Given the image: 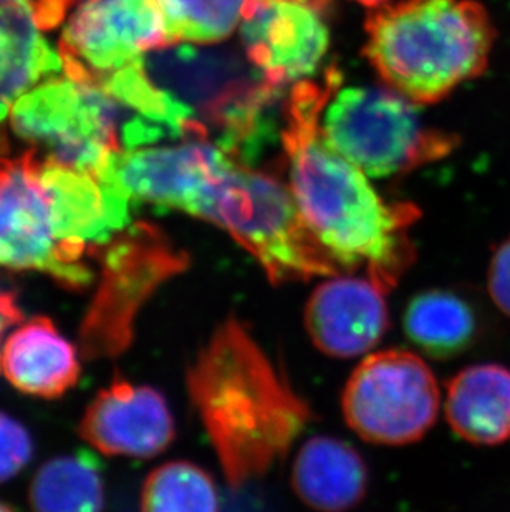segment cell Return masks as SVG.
<instances>
[{"mask_svg": "<svg viewBox=\"0 0 510 512\" xmlns=\"http://www.w3.org/2000/svg\"><path fill=\"white\" fill-rule=\"evenodd\" d=\"M338 83L332 68L325 85L302 80L290 95L282 131L290 193L308 231L340 269L365 267L366 276L390 292L413 264L408 231L419 211L386 203L366 174L323 138V110Z\"/></svg>", "mask_w": 510, "mask_h": 512, "instance_id": "6da1fadb", "label": "cell"}, {"mask_svg": "<svg viewBox=\"0 0 510 512\" xmlns=\"http://www.w3.org/2000/svg\"><path fill=\"white\" fill-rule=\"evenodd\" d=\"M188 390L232 488L262 478L312 421L307 401L236 317L224 320L199 352Z\"/></svg>", "mask_w": 510, "mask_h": 512, "instance_id": "7a4b0ae2", "label": "cell"}, {"mask_svg": "<svg viewBox=\"0 0 510 512\" xmlns=\"http://www.w3.org/2000/svg\"><path fill=\"white\" fill-rule=\"evenodd\" d=\"M363 54L381 80L416 105L448 97L489 65L496 29L476 0H401L366 19Z\"/></svg>", "mask_w": 510, "mask_h": 512, "instance_id": "3957f363", "label": "cell"}, {"mask_svg": "<svg viewBox=\"0 0 510 512\" xmlns=\"http://www.w3.org/2000/svg\"><path fill=\"white\" fill-rule=\"evenodd\" d=\"M140 63L151 82L183 108L191 140L211 141L241 165L257 150L280 87L246 55L179 42L148 52Z\"/></svg>", "mask_w": 510, "mask_h": 512, "instance_id": "277c9868", "label": "cell"}, {"mask_svg": "<svg viewBox=\"0 0 510 512\" xmlns=\"http://www.w3.org/2000/svg\"><path fill=\"white\" fill-rule=\"evenodd\" d=\"M189 216L224 229L259 262L270 284L340 272L305 226L289 184L272 174L234 163L207 184Z\"/></svg>", "mask_w": 510, "mask_h": 512, "instance_id": "5b68a950", "label": "cell"}, {"mask_svg": "<svg viewBox=\"0 0 510 512\" xmlns=\"http://www.w3.org/2000/svg\"><path fill=\"white\" fill-rule=\"evenodd\" d=\"M328 145L371 178L408 173L451 155L459 138L424 125L416 103L395 90L343 88L322 115Z\"/></svg>", "mask_w": 510, "mask_h": 512, "instance_id": "8992f818", "label": "cell"}, {"mask_svg": "<svg viewBox=\"0 0 510 512\" xmlns=\"http://www.w3.org/2000/svg\"><path fill=\"white\" fill-rule=\"evenodd\" d=\"M130 113L100 85L52 77L20 97L10 128L44 160L97 173L121 153L120 131Z\"/></svg>", "mask_w": 510, "mask_h": 512, "instance_id": "52a82bcc", "label": "cell"}, {"mask_svg": "<svg viewBox=\"0 0 510 512\" xmlns=\"http://www.w3.org/2000/svg\"><path fill=\"white\" fill-rule=\"evenodd\" d=\"M102 264V284L82 327L88 358L115 357L133 340V322L154 290L179 272L189 257L156 226L133 223L92 252Z\"/></svg>", "mask_w": 510, "mask_h": 512, "instance_id": "ba28073f", "label": "cell"}, {"mask_svg": "<svg viewBox=\"0 0 510 512\" xmlns=\"http://www.w3.org/2000/svg\"><path fill=\"white\" fill-rule=\"evenodd\" d=\"M439 408L441 392L433 370L403 348L363 358L343 390L347 425L373 445L416 443L433 428Z\"/></svg>", "mask_w": 510, "mask_h": 512, "instance_id": "9c48e42d", "label": "cell"}, {"mask_svg": "<svg viewBox=\"0 0 510 512\" xmlns=\"http://www.w3.org/2000/svg\"><path fill=\"white\" fill-rule=\"evenodd\" d=\"M0 269L44 272L72 290L93 281L88 262L57 239L32 148L15 160L0 156Z\"/></svg>", "mask_w": 510, "mask_h": 512, "instance_id": "30bf717a", "label": "cell"}, {"mask_svg": "<svg viewBox=\"0 0 510 512\" xmlns=\"http://www.w3.org/2000/svg\"><path fill=\"white\" fill-rule=\"evenodd\" d=\"M171 45L159 0H82L62 32L63 72L97 83Z\"/></svg>", "mask_w": 510, "mask_h": 512, "instance_id": "8fae6325", "label": "cell"}, {"mask_svg": "<svg viewBox=\"0 0 510 512\" xmlns=\"http://www.w3.org/2000/svg\"><path fill=\"white\" fill-rule=\"evenodd\" d=\"M116 155L97 173L73 170L39 156L40 183L49 199L57 239L85 261L133 224L135 201L116 176Z\"/></svg>", "mask_w": 510, "mask_h": 512, "instance_id": "7c38bea8", "label": "cell"}, {"mask_svg": "<svg viewBox=\"0 0 510 512\" xmlns=\"http://www.w3.org/2000/svg\"><path fill=\"white\" fill-rule=\"evenodd\" d=\"M322 7L315 0H247L242 54L277 87L302 82L317 72L330 44Z\"/></svg>", "mask_w": 510, "mask_h": 512, "instance_id": "4fadbf2b", "label": "cell"}, {"mask_svg": "<svg viewBox=\"0 0 510 512\" xmlns=\"http://www.w3.org/2000/svg\"><path fill=\"white\" fill-rule=\"evenodd\" d=\"M234 163L211 141L184 140L118 153L115 170L135 203L189 214L207 184Z\"/></svg>", "mask_w": 510, "mask_h": 512, "instance_id": "5bb4252c", "label": "cell"}, {"mask_svg": "<svg viewBox=\"0 0 510 512\" xmlns=\"http://www.w3.org/2000/svg\"><path fill=\"white\" fill-rule=\"evenodd\" d=\"M80 436L106 456L148 459L161 455L176 436L163 393L115 378L97 393L80 421Z\"/></svg>", "mask_w": 510, "mask_h": 512, "instance_id": "9a60e30c", "label": "cell"}, {"mask_svg": "<svg viewBox=\"0 0 510 512\" xmlns=\"http://www.w3.org/2000/svg\"><path fill=\"white\" fill-rule=\"evenodd\" d=\"M383 287L370 277H333L317 285L305 307V329L328 357L366 355L390 329Z\"/></svg>", "mask_w": 510, "mask_h": 512, "instance_id": "2e32d148", "label": "cell"}, {"mask_svg": "<svg viewBox=\"0 0 510 512\" xmlns=\"http://www.w3.org/2000/svg\"><path fill=\"white\" fill-rule=\"evenodd\" d=\"M40 30L34 0H0V156L10 148L7 121L17 100L63 70Z\"/></svg>", "mask_w": 510, "mask_h": 512, "instance_id": "e0dca14e", "label": "cell"}, {"mask_svg": "<svg viewBox=\"0 0 510 512\" xmlns=\"http://www.w3.org/2000/svg\"><path fill=\"white\" fill-rule=\"evenodd\" d=\"M2 373L19 392L58 398L80 377L77 348L52 320L34 317L20 322L2 345Z\"/></svg>", "mask_w": 510, "mask_h": 512, "instance_id": "ac0fdd59", "label": "cell"}, {"mask_svg": "<svg viewBox=\"0 0 510 512\" xmlns=\"http://www.w3.org/2000/svg\"><path fill=\"white\" fill-rule=\"evenodd\" d=\"M365 459L347 441L313 436L305 441L294 466L292 488L302 503L317 512L357 508L368 489Z\"/></svg>", "mask_w": 510, "mask_h": 512, "instance_id": "d6986e66", "label": "cell"}, {"mask_svg": "<svg viewBox=\"0 0 510 512\" xmlns=\"http://www.w3.org/2000/svg\"><path fill=\"white\" fill-rule=\"evenodd\" d=\"M444 411L451 430L476 446L510 440V370L479 363L451 378Z\"/></svg>", "mask_w": 510, "mask_h": 512, "instance_id": "ffe728a7", "label": "cell"}, {"mask_svg": "<svg viewBox=\"0 0 510 512\" xmlns=\"http://www.w3.org/2000/svg\"><path fill=\"white\" fill-rule=\"evenodd\" d=\"M405 334L421 352L448 360L476 342L479 322L472 305L451 290L431 289L409 300L403 317Z\"/></svg>", "mask_w": 510, "mask_h": 512, "instance_id": "44dd1931", "label": "cell"}, {"mask_svg": "<svg viewBox=\"0 0 510 512\" xmlns=\"http://www.w3.org/2000/svg\"><path fill=\"white\" fill-rule=\"evenodd\" d=\"M34 512H105V484L88 453L58 456L40 466L30 484Z\"/></svg>", "mask_w": 510, "mask_h": 512, "instance_id": "7402d4cb", "label": "cell"}, {"mask_svg": "<svg viewBox=\"0 0 510 512\" xmlns=\"http://www.w3.org/2000/svg\"><path fill=\"white\" fill-rule=\"evenodd\" d=\"M140 512H219L216 483L198 464H161L143 484Z\"/></svg>", "mask_w": 510, "mask_h": 512, "instance_id": "603a6c76", "label": "cell"}, {"mask_svg": "<svg viewBox=\"0 0 510 512\" xmlns=\"http://www.w3.org/2000/svg\"><path fill=\"white\" fill-rule=\"evenodd\" d=\"M247 0H159L171 44L219 45L241 25Z\"/></svg>", "mask_w": 510, "mask_h": 512, "instance_id": "cb8c5ba5", "label": "cell"}, {"mask_svg": "<svg viewBox=\"0 0 510 512\" xmlns=\"http://www.w3.org/2000/svg\"><path fill=\"white\" fill-rule=\"evenodd\" d=\"M34 443L19 421L0 411V484L14 478L29 464Z\"/></svg>", "mask_w": 510, "mask_h": 512, "instance_id": "d4e9b609", "label": "cell"}, {"mask_svg": "<svg viewBox=\"0 0 510 512\" xmlns=\"http://www.w3.org/2000/svg\"><path fill=\"white\" fill-rule=\"evenodd\" d=\"M487 290L497 309L510 317V236L494 251L487 271Z\"/></svg>", "mask_w": 510, "mask_h": 512, "instance_id": "484cf974", "label": "cell"}, {"mask_svg": "<svg viewBox=\"0 0 510 512\" xmlns=\"http://www.w3.org/2000/svg\"><path fill=\"white\" fill-rule=\"evenodd\" d=\"M77 2L78 0H34L35 14L42 30L57 27L67 10L72 9V5Z\"/></svg>", "mask_w": 510, "mask_h": 512, "instance_id": "4316f807", "label": "cell"}, {"mask_svg": "<svg viewBox=\"0 0 510 512\" xmlns=\"http://www.w3.org/2000/svg\"><path fill=\"white\" fill-rule=\"evenodd\" d=\"M22 322V310L14 292L0 290V343L4 342V335L10 327ZM0 372H2V347H0Z\"/></svg>", "mask_w": 510, "mask_h": 512, "instance_id": "83f0119b", "label": "cell"}, {"mask_svg": "<svg viewBox=\"0 0 510 512\" xmlns=\"http://www.w3.org/2000/svg\"><path fill=\"white\" fill-rule=\"evenodd\" d=\"M357 2L366 5V7H370V9H376V7H381V5L386 4V0H357Z\"/></svg>", "mask_w": 510, "mask_h": 512, "instance_id": "f1b7e54d", "label": "cell"}, {"mask_svg": "<svg viewBox=\"0 0 510 512\" xmlns=\"http://www.w3.org/2000/svg\"><path fill=\"white\" fill-rule=\"evenodd\" d=\"M0 512H12L5 504L0 503Z\"/></svg>", "mask_w": 510, "mask_h": 512, "instance_id": "f546056e", "label": "cell"}]
</instances>
